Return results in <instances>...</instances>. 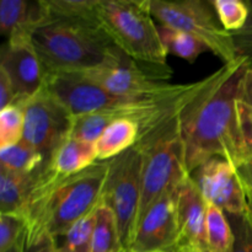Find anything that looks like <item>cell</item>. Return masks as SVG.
Wrapping results in <instances>:
<instances>
[{
    "label": "cell",
    "instance_id": "1",
    "mask_svg": "<svg viewBox=\"0 0 252 252\" xmlns=\"http://www.w3.org/2000/svg\"><path fill=\"white\" fill-rule=\"evenodd\" d=\"M248 59L238 57L194 83L179 110L180 132L189 174L213 158L240 164L250 153L239 125L238 100Z\"/></svg>",
    "mask_w": 252,
    "mask_h": 252
},
{
    "label": "cell",
    "instance_id": "2",
    "mask_svg": "<svg viewBox=\"0 0 252 252\" xmlns=\"http://www.w3.org/2000/svg\"><path fill=\"white\" fill-rule=\"evenodd\" d=\"M108 171V161H97L78 174L61 176L44 167L21 214L26 219V243L56 239L95 211Z\"/></svg>",
    "mask_w": 252,
    "mask_h": 252
},
{
    "label": "cell",
    "instance_id": "3",
    "mask_svg": "<svg viewBox=\"0 0 252 252\" xmlns=\"http://www.w3.org/2000/svg\"><path fill=\"white\" fill-rule=\"evenodd\" d=\"M32 42L46 74L83 73L122 52L97 20L51 19L32 32Z\"/></svg>",
    "mask_w": 252,
    "mask_h": 252
},
{
    "label": "cell",
    "instance_id": "4",
    "mask_svg": "<svg viewBox=\"0 0 252 252\" xmlns=\"http://www.w3.org/2000/svg\"><path fill=\"white\" fill-rule=\"evenodd\" d=\"M97 21L113 43L158 80L171 75L150 0H100Z\"/></svg>",
    "mask_w": 252,
    "mask_h": 252
},
{
    "label": "cell",
    "instance_id": "5",
    "mask_svg": "<svg viewBox=\"0 0 252 252\" xmlns=\"http://www.w3.org/2000/svg\"><path fill=\"white\" fill-rule=\"evenodd\" d=\"M179 110L142 133L135 144L142 155V199L138 225L154 202L177 189L189 176L180 132Z\"/></svg>",
    "mask_w": 252,
    "mask_h": 252
},
{
    "label": "cell",
    "instance_id": "6",
    "mask_svg": "<svg viewBox=\"0 0 252 252\" xmlns=\"http://www.w3.org/2000/svg\"><path fill=\"white\" fill-rule=\"evenodd\" d=\"M150 10L160 26L184 31L201 39L223 64L238 58L233 34L221 27L211 1L150 0Z\"/></svg>",
    "mask_w": 252,
    "mask_h": 252
},
{
    "label": "cell",
    "instance_id": "7",
    "mask_svg": "<svg viewBox=\"0 0 252 252\" xmlns=\"http://www.w3.org/2000/svg\"><path fill=\"white\" fill-rule=\"evenodd\" d=\"M142 199V155L137 145L108 160V171L101 193V204L112 211L126 251L138 229Z\"/></svg>",
    "mask_w": 252,
    "mask_h": 252
},
{
    "label": "cell",
    "instance_id": "8",
    "mask_svg": "<svg viewBox=\"0 0 252 252\" xmlns=\"http://www.w3.org/2000/svg\"><path fill=\"white\" fill-rule=\"evenodd\" d=\"M20 107L25 115L22 140L42 153L48 164L53 153L70 137L74 117L46 88Z\"/></svg>",
    "mask_w": 252,
    "mask_h": 252
},
{
    "label": "cell",
    "instance_id": "9",
    "mask_svg": "<svg viewBox=\"0 0 252 252\" xmlns=\"http://www.w3.org/2000/svg\"><path fill=\"white\" fill-rule=\"evenodd\" d=\"M44 88L66 108V111L74 118L98 112V111L112 110V108L123 107V106L134 105V103L142 102L147 98L159 96L122 97V96L113 95V94L108 93L105 89L101 88L100 85L94 83L93 80L86 78L83 73L46 74ZM169 91H166V93H169ZM160 95H162V94H160Z\"/></svg>",
    "mask_w": 252,
    "mask_h": 252
},
{
    "label": "cell",
    "instance_id": "10",
    "mask_svg": "<svg viewBox=\"0 0 252 252\" xmlns=\"http://www.w3.org/2000/svg\"><path fill=\"white\" fill-rule=\"evenodd\" d=\"M0 69L6 73L15 93V103L22 106L44 88L46 71L30 32H15L1 49Z\"/></svg>",
    "mask_w": 252,
    "mask_h": 252
},
{
    "label": "cell",
    "instance_id": "11",
    "mask_svg": "<svg viewBox=\"0 0 252 252\" xmlns=\"http://www.w3.org/2000/svg\"><path fill=\"white\" fill-rule=\"evenodd\" d=\"M83 74L106 91L122 97L160 95L174 88L171 84L158 80L123 52L97 68L83 71Z\"/></svg>",
    "mask_w": 252,
    "mask_h": 252
},
{
    "label": "cell",
    "instance_id": "12",
    "mask_svg": "<svg viewBox=\"0 0 252 252\" xmlns=\"http://www.w3.org/2000/svg\"><path fill=\"white\" fill-rule=\"evenodd\" d=\"M191 176L207 203L218 207L226 214H245V191L233 165L220 158H213Z\"/></svg>",
    "mask_w": 252,
    "mask_h": 252
},
{
    "label": "cell",
    "instance_id": "13",
    "mask_svg": "<svg viewBox=\"0 0 252 252\" xmlns=\"http://www.w3.org/2000/svg\"><path fill=\"white\" fill-rule=\"evenodd\" d=\"M177 241L172 252H211L207 236V202L189 175L176 192Z\"/></svg>",
    "mask_w": 252,
    "mask_h": 252
},
{
    "label": "cell",
    "instance_id": "14",
    "mask_svg": "<svg viewBox=\"0 0 252 252\" xmlns=\"http://www.w3.org/2000/svg\"><path fill=\"white\" fill-rule=\"evenodd\" d=\"M177 189L162 194L148 209L128 252L174 251L177 241Z\"/></svg>",
    "mask_w": 252,
    "mask_h": 252
},
{
    "label": "cell",
    "instance_id": "15",
    "mask_svg": "<svg viewBox=\"0 0 252 252\" xmlns=\"http://www.w3.org/2000/svg\"><path fill=\"white\" fill-rule=\"evenodd\" d=\"M51 20L44 0H1L0 32L10 37L15 32H32Z\"/></svg>",
    "mask_w": 252,
    "mask_h": 252
},
{
    "label": "cell",
    "instance_id": "16",
    "mask_svg": "<svg viewBox=\"0 0 252 252\" xmlns=\"http://www.w3.org/2000/svg\"><path fill=\"white\" fill-rule=\"evenodd\" d=\"M97 162L95 143L69 137L49 159L48 169L61 176L78 174Z\"/></svg>",
    "mask_w": 252,
    "mask_h": 252
},
{
    "label": "cell",
    "instance_id": "17",
    "mask_svg": "<svg viewBox=\"0 0 252 252\" xmlns=\"http://www.w3.org/2000/svg\"><path fill=\"white\" fill-rule=\"evenodd\" d=\"M44 167L36 172H30V174L0 169V211L1 213H21L30 196L36 189Z\"/></svg>",
    "mask_w": 252,
    "mask_h": 252
},
{
    "label": "cell",
    "instance_id": "18",
    "mask_svg": "<svg viewBox=\"0 0 252 252\" xmlns=\"http://www.w3.org/2000/svg\"><path fill=\"white\" fill-rule=\"evenodd\" d=\"M140 137L139 126L129 120H118L108 125L96 140L97 161H108L134 147Z\"/></svg>",
    "mask_w": 252,
    "mask_h": 252
},
{
    "label": "cell",
    "instance_id": "19",
    "mask_svg": "<svg viewBox=\"0 0 252 252\" xmlns=\"http://www.w3.org/2000/svg\"><path fill=\"white\" fill-rule=\"evenodd\" d=\"M46 165L44 155L24 140L0 149V169L30 174L43 169Z\"/></svg>",
    "mask_w": 252,
    "mask_h": 252
},
{
    "label": "cell",
    "instance_id": "20",
    "mask_svg": "<svg viewBox=\"0 0 252 252\" xmlns=\"http://www.w3.org/2000/svg\"><path fill=\"white\" fill-rule=\"evenodd\" d=\"M97 208L54 239L57 250L59 252H91Z\"/></svg>",
    "mask_w": 252,
    "mask_h": 252
},
{
    "label": "cell",
    "instance_id": "21",
    "mask_svg": "<svg viewBox=\"0 0 252 252\" xmlns=\"http://www.w3.org/2000/svg\"><path fill=\"white\" fill-rule=\"evenodd\" d=\"M91 252H127L112 211L101 203L97 208Z\"/></svg>",
    "mask_w": 252,
    "mask_h": 252
},
{
    "label": "cell",
    "instance_id": "22",
    "mask_svg": "<svg viewBox=\"0 0 252 252\" xmlns=\"http://www.w3.org/2000/svg\"><path fill=\"white\" fill-rule=\"evenodd\" d=\"M207 236L211 252H231L234 233L225 212L207 203Z\"/></svg>",
    "mask_w": 252,
    "mask_h": 252
},
{
    "label": "cell",
    "instance_id": "23",
    "mask_svg": "<svg viewBox=\"0 0 252 252\" xmlns=\"http://www.w3.org/2000/svg\"><path fill=\"white\" fill-rule=\"evenodd\" d=\"M159 32L167 53L180 57L189 63H194L203 52L209 51L201 39L184 31L159 26Z\"/></svg>",
    "mask_w": 252,
    "mask_h": 252
},
{
    "label": "cell",
    "instance_id": "24",
    "mask_svg": "<svg viewBox=\"0 0 252 252\" xmlns=\"http://www.w3.org/2000/svg\"><path fill=\"white\" fill-rule=\"evenodd\" d=\"M51 19L97 20L100 0H44Z\"/></svg>",
    "mask_w": 252,
    "mask_h": 252
},
{
    "label": "cell",
    "instance_id": "25",
    "mask_svg": "<svg viewBox=\"0 0 252 252\" xmlns=\"http://www.w3.org/2000/svg\"><path fill=\"white\" fill-rule=\"evenodd\" d=\"M212 6L221 27L229 33L238 32L245 26L250 15L248 1L241 0H212Z\"/></svg>",
    "mask_w": 252,
    "mask_h": 252
},
{
    "label": "cell",
    "instance_id": "26",
    "mask_svg": "<svg viewBox=\"0 0 252 252\" xmlns=\"http://www.w3.org/2000/svg\"><path fill=\"white\" fill-rule=\"evenodd\" d=\"M24 128L25 115L20 106L10 105L0 110V149L21 142Z\"/></svg>",
    "mask_w": 252,
    "mask_h": 252
},
{
    "label": "cell",
    "instance_id": "27",
    "mask_svg": "<svg viewBox=\"0 0 252 252\" xmlns=\"http://www.w3.org/2000/svg\"><path fill=\"white\" fill-rule=\"evenodd\" d=\"M26 233V219L21 213H0V252L14 248Z\"/></svg>",
    "mask_w": 252,
    "mask_h": 252
},
{
    "label": "cell",
    "instance_id": "28",
    "mask_svg": "<svg viewBox=\"0 0 252 252\" xmlns=\"http://www.w3.org/2000/svg\"><path fill=\"white\" fill-rule=\"evenodd\" d=\"M226 216L234 233V248L231 252H252V228L245 216Z\"/></svg>",
    "mask_w": 252,
    "mask_h": 252
},
{
    "label": "cell",
    "instance_id": "29",
    "mask_svg": "<svg viewBox=\"0 0 252 252\" xmlns=\"http://www.w3.org/2000/svg\"><path fill=\"white\" fill-rule=\"evenodd\" d=\"M250 7V15L246 21L245 26L238 32H234L233 39L235 44L238 57L248 59L250 65L252 64V0L248 1Z\"/></svg>",
    "mask_w": 252,
    "mask_h": 252
},
{
    "label": "cell",
    "instance_id": "30",
    "mask_svg": "<svg viewBox=\"0 0 252 252\" xmlns=\"http://www.w3.org/2000/svg\"><path fill=\"white\" fill-rule=\"evenodd\" d=\"M238 116L244 142L249 153H252V108L238 100Z\"/></svg>",
    "mask_w": 252,
    "mask_h": 252
},
{
    "label": "cell",
    "instance_id": "31",
    "mask_svg": "<svg viewBox=\"0 0 252 252\" xmlns=\"http://www.w3.org/2000/svg\"><path fill=\"white\" fill-rule=\"evenodd\" d=\"M240 184L245 192H252V153L248 155L243 161L235 167Z\"/></svg>",
    "mask_w": 252,
    "mask_h": 252
},
{
    "label": "cell",
    "instance_id": "32",
    "mask_svg": "<svg viewBox=\"0 0 252 252\" xmlns=\"http://www.w3.org/2000/svg\"><path fill=\"white\" fill-rule=\"evenodd\" d=\"M15 103V93L11 81L2 69H0V110Z\"/></svg>",
    "mask_w": 252,
    "mask_h": 252
},
{
    "label": "cell",
    "instance_id": "33",
    "mask_svg": "<svg viewBox=\"0 0 252 252\" xmlns=\"http://www.w3.org/2000/svg\"><path fill=\"white\" fill-rule=\"evenodd\" d=\"M239 101L252 108V64L249 65L240 86Z\"/></svg>",
    "mask_w": 252,
    "mask_h": 252
},
{
    "label": "cell",
    "instance_id": "34",
    "mask_svg": "<svg viewBox=\"0 0 252 252\" xmlns=\"http://www.w3.org/2000/svg\"><path fill=\"white\" fill-rule=\"evenodd\" d=\"M25 252H58L56 241L52 238H46L33 244H27L25 246Z\"/></svg>",
    "mask_w": 252,
    "mask_h": 252
},
{
    "label": "cell",
    "instance_id": "35",
    "mask_svg": "<svg viewBox=\"0 0 252 252\" xmlns=\"http://www.w3.org/2000/svg\"><path fill=\"white\" fill-rule=\"evenodd\" d=\"M246 196V211H245V218L249 221V224L252 228V192H245Z\"/></svg>",
    "mask_w": 252,
    "mask_h": 252
},
{
    "label": "cell",
    "instance_id": "36",
    "mask_svg": "<svg viewBox=\"0 0 252 252\" xmlns=\"http://www.w3.org/2000/svg\"><path fill=\"white\" fill-rule=\"evenodd\" d=\"M25 246H26V233H25V235L22 236L21 240H20L14 248H11L10 250L5 252H25Z\"/></svg>",
    "mask_w": 252,
    "mask_h": 252
},
{
    "label": "cell",
    "instance_id": "37",
    "mask_svg": "<svg viewBox=\"0 0 252 252\" xmlns=\"http://www.w3.org/2000/svg\"><path fill=\"white\" fill-rule=\"evenodd\" d=\"M58 252H59V251H58Z\"/></svg>",
    "mask_w": 252,
    "mask_h": 252
}]
</instances>
